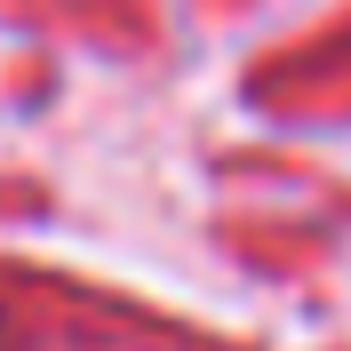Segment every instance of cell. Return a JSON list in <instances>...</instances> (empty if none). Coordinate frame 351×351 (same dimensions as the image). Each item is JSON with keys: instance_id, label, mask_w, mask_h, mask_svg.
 I'll return each mask as SVG.
<instances>
[{"instance_id": "cell-1", "label": "cell", "mask_w": 351, "mask_h": 351, "mask_svg": "<svg viewBox=\"0 0 351 351\" xmlns=\"http://www.w3.org/2000/svg\"><path fill=\"white\" fill-rule=\"evenodd\" d=\"M0 351H256L247 335L199 328L144 295L72 280L64 263L0 256Z\"/></svg>"}, {"instance_id": "cell-2", "label": "cell", "mask_w": 351, "mask_h": 351, "mask_svg": "<svg viewBox=\"0 0 351 351\" xmlns=\"http://www.w3.org/2000/svg\"><path fill=\"white\" fill-rule=\"evenodd\" d=\"M240 88L263 120H295V128L351 120V8H335L328 24H311L280 48H263Z\"/></svg>"}, {"instance_id": "cell-3", "label": "cell", "mask_w": 351, "mask_h": 351, "mask_svg": "<svg viewBox=\"0 0 351 351\" xmlns=\"http://www.w3.org/2000/svg\"><path fill=\"white\" fill-rule=\"evenodd\" d=\"M216 240L232 247L247 271L287 280V271H311V263L328 256L335 216H328V208H271V199L247 208V199H240V208H223V216H216Z\"/></svg>"}, {"instance_id": "cell-4", "label": "cell", "mask_w": 351, "mask_h": 351, "mask_svg": "<svg viewBox=\"0 0 351 351\" xmlns=\"http://www.w3.org/2000/svg\"><path fill=\"white\" fill-rule=\"evenodd\" d=\"M0 16L56 32V40H80V48H104V56H152L160 48L152 0H0Z\"/></svg>"}, {"instance_id": "cell-5", "label": "cell", "mask_w": 351, "mask_h": 351, "mask_svg": "<svg viewBox=\"0 0 351 351\" xmlns=\"http://www.w3.org/2000/svg\"><path fill=\"white\" fill-rule=\"evenodd\" d=\"M199 8H216V16H232V8H247V0H199Z\"/></svg>"}]
</instances>
